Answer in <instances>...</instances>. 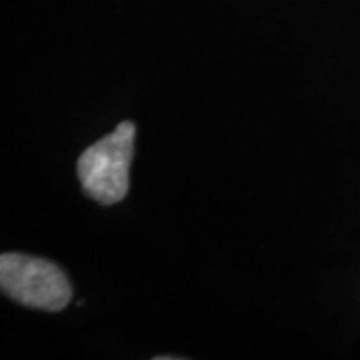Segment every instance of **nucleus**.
Segmentation results:
<instances>
[{
    "instance_id": "f257e3e1",
    "label": "nucleus",
    "mask_w": 360,
    "mask_h": 360,
    "mask_svg": "<svg viewBox=\"0 0 360 360\" xmlns=\"http://www.w3.org/2000/svg\"><path fill=\"white\" fill-rule=\"evenodd\" d=\"M136 127L120 122L108 136L89 146L78 158L82 191L101 205L120 202L129 193V168L134 155Z\"/></svg>"
},
{
    "instance_id": "f03ea898",
    "label": "nucleus",
    "mask_w": 360,
    "mask_h": 360,
    "mask_svg": "<svg viewBox=\"0 0 360 360\" xmlns=\"http://www.w3.org/2000/svg\"><path fill=\"white\" fill-rule=\"evenodd\" d=\"M2 292L28 309L63 310L72 298L66 274L51 260L8 252L0 258Z\"/></svg>"
}]
</instances>
